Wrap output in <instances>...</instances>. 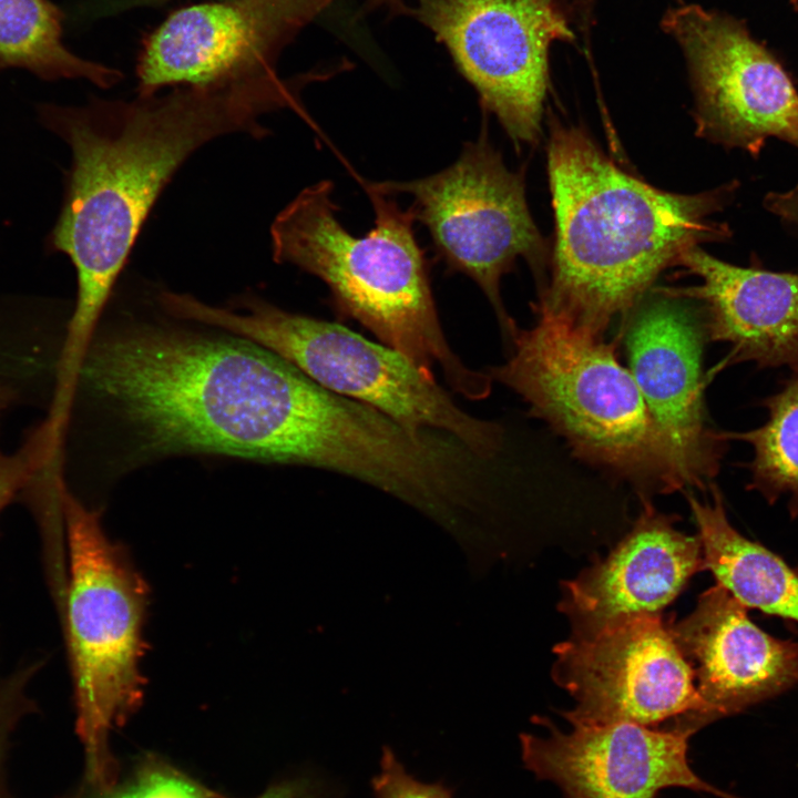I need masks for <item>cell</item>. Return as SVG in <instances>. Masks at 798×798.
<instances>
[{
	"instance_id": "cell-8",
	"label": "cell",
	"mask_w": 798,
	"mask_h": 798,
	"mask_svg": "<svg viewBox=\"0 0 798 798\" xmlns=\"http://www.w3.org/2000/svg\"><path fill=\"white\" fill-rule=\"evenodd\" d=\"M369 183L381 192L412 197L409 208L428 228L447 267L475 282L510 339L516 325L503 306L501 278L519 257L539 267L543 242L528 208L523 177L505 166L485 125L440 172Z\"/></svg>"
},
{
	"instance_id": "cell-10",
	"label": "cell",
	"mask_w": 798,
	"mask_h": 798,
	"mask_svg": "<svg viewBox=\"0 0 798 798\" xmlns=\"http://www.w3.org/2000/svg\"><path fill=\"white\" fill-rule=\"evenodd\" d=\"M405 11L447 48L515 144L536 141L550 48L574 38L553 0H415Z\"/></svg>"
},
{
	"instance_id": "cell-24",
	"label": "cell",
	"mask_w": 798,
	"mask_h": 798,
	"mask_svg": "<svg viewBox=\"0 0 798 798\" xmlns=\"http://www.w3.org/2000/svg\"><path fill=\"white\" fill-rule=\"evenodd\" d=\"M34 672L37 668L31 665L0 681V766L10 730L17 719L30 709V700L24 694V688ZM0 798H4L1 787Z\"/></svg>"
},
{
	"instance_id": "cell-15",
	"label": "cell",
	"mask_w": 798,
	"mask_h": 798,
	"mask_svg": "<svg viewBox=\"0 0 798 798\" xmlns=\"http://www.w3.org/2000/svg\"><path fill=\"white\" fill-rule=\"evenodd\" d=\"M675 522V515L645 499L632 530L613 551L563 584L559 608L572 625V637H590L630 616L662 613L705 570L698 536L682 533Z\"/></svg>"
},
{
	"instance_id": "cell-7",
	"label": "cell",
	"mask_w": 798,
	"mask_h": 798,
	"mask_svg": "<svg viewBox=\"0 0 798 798\" xmlns=\"http://www.w3.org/2000/svg\"><path fill=\"white\" fill-rule=\"evenodd\" d=\"M70 575L62 602L76 705V730L89 776L109 785V733L142 698L139 664L147 589L99 515L60 491Z\"/></svg>"
},
{
	"instance_id": "cell-17",
	"label": "cell",
	"mask_w": 798,
	"mask_h": 798,
	"mask_svg": "<svg viewBox=\"0 0 798 798\" xmlns=\"http://www.w3.org/2000/svg\"><path fill=\"white\" fill-rule=\"evenodd\" d=\"M677 265L699 285L671 290L702 301L705 330L730 346L732 361L798 368V274L735 266L698 246Z\"/></svg>"
},
{
	"instance_id": "cell-6",
	"label": "cell",
	"mask_w": 798,
	"mask_h": 798,
	"mask_svg": "<svg viewBox=\"0 0 798 798\" xmlns=\"http://www.w3.org/2000/svg\"><path fill=\"white\" fill-rule=\"evenodd\" d=\"M164 305L175 318L221 328L275 352L324 388L366 403L408 429L451 434L490 459L503 447L501 426L462 410L437 380L398 350L339 323L290 313L258 297L244 298L242 313L176 293L167 294Z\"/></svg>"
},
{
	"instance_id": "cell-3",
	"label": "cell",
	"mask_w": 798,
	"mask_h": 798,
	"mask_svg": "<svg viewBox=\"0 0 798 798\" xmlns=\"http://www.w3.org/2000/svg\"><path fill=\"white\" fill-rule=\"evenodd\" d=\"M549 178L555 245L536 305L604 336L667 266L726 228L709 216L718 192L661 191L616 166L582 131L556 124Z\"/></svg>"
},
{
	"instance_id": "cell-2",
	"label": "cell",
	"mask_w": 798,
	"mask_h": 798,
	"mask_svg": "<svg viewBox=\"0 0 798 798\" xmlns=\"http://www.w3.org/2000/svg\"><path fill=\"white\" fill-rule=\"evenodd\" d=\"M303 88L299 76L274 71L163 95L38 108L72 156L49 243L75 268L73 331H95L149 213L186 158L219 136L265 137L262 117L283 109L300 113Z\"/></svg>"
},
{
	"instance_id": "cell-19",
	"label": "cell",
	"mask_w": 798,
	"mask_h": 798,
	"mask_svg": "<svg viewBox=\"0 0 798 798\" xmlns=\"http://www.w3.org/2000/svg\"><path fill=\"white\" fill-rule=\"evenodd\" d=\"M25 69L40 79H85L106 89L113 68L75 55L62 42V13L50 0H0V71Z\"/></svg>"
},
{
	"instance_id": "cell-22",
	"label": "cell",
	"mask_w": 798,
	"mask_h": 798,
	"mask_svg": "<svg viewBox=\"0 0 798 798\" xmlns=\"http://www.w3.org/2000/svg\"><path fill=\"white\" fill-rule=\"evenodd\" d=\"M109 798H224L166 768L150 767ZM258 798H294L291 788H275Z\"/></svg>"
},
{
	"instance_id": "cell-11",
	"label": "cell",
	"mask_w": 798,
	"mask_h": 798,
	"mask_svg": "<svg viewBox=\"0 0 798 798\" xmlns=\"http://www.w3.org/2000/svg\"><path fill=\"white\" fill-rule=\"evenodd\" d=\"M663 28L681 47L700 135L756 154L768 137L798 145V93L773 54L737 19L687 4Z\"/></svg>"
},
{
	"instance_id": "cell-16",
	"label": "cell",
	"mask_w": 798,
	"mask_h": 798,
	"mask_svg": "<svg viewBox=\"0 0 798 798\" xmlns=\"http://www.w3.org/2000/svg\"><path fill=\"white\" fill-rule=\"evenodd\" d=\"M710 722L774 698L798 683V642L758 627L748 608L716 584L694 611L672 623Z\"/></svg>"
},
{
	"instance_id": "cell-9",
	"label": "cell",
	"mask_w": 798,
	"mask_h": 798,
	"mask_svg": "<svg viewBox=\"0 0 798 798\" xmlns=\"http://www.w3.org/2000/svg\"><path fill=\"white\" fill-rule=\"evenodd\" d=\"M662 613L617 621L554 647L555 682L575 699L571 724L667 725L690 736L710 724L689 664Z\"/></svg>"
},
{
	"instance_id": "cell-5",
	"label": "cell",
	"mask_w": 798,
	"mask_h": 798,
	"mask_svg": "<svg viewBox=\"0 0 798 798\" xmlns=\"http://www.w3.org/2000/svg\"><path fill=\"white\" fill-rule=\"evenodd\" d=\"M534 310L535 324L515 328L512 354L490 368L492 379L520 395L579 458L643 490L688 485L614 344L542 306Z\"/></svg>"
},
{
	"instance_id": "cell-25",
	"label": "cell",
	"mask_w": 798,
	"mask_h": 798,
	"mask_svg": "<svg viewBox=\"0 0 798 798\" xmlns=\"http://www.w3.org/2000/svg\"><path fill=\"white\" fill-rule=\"evenodd\" d=\"M12 400V390L8 387L0 386V411H2Z\"/></svg>"
},
{
	"instance_id": "cell-14",
	"label": "cell",
	"mask_w": 798,
	"mask_h": 798,
	"mask_svg": "<svg viewBox=\"0 0 798 798\" xmlns=\"http://www.w3.org/2000/svg\"><path fill=\"white\" fill-rule=\"evenodd\" d=\"M539 723L549 735L521 736L524 764L539 779L555 782L564 798H656L668 787L739 798L694 773L688 734L633 723L575 724L563 733L549 719Z\"/></svg>"
},
{
	"instance_id": "cell-23",
	"label": "cell",
	"mask_w": 798,
	"mask_h": 798,
	"mask_svg": "<svg viewBox=\"0 0 798 798\" xmlns=\"http://www.w3.org/2000/svg\"><path fill=\"white\" fill-rule=\"evenodd\" d=\"M372 784L377 798H451L443 786L413 778L391 751L382 755L380 773Z\"/></svg>"
},
{
	"instance_id": "cell-1",
	"label": "cell",
	"mask_w": 798,
	"mask_h": 798,
	"mask_svg": "<svg viewBox=\"0 0 798 798\" xmlns=\"http://www.w3.org/2000/svg\"><path fill=\"white\" fill-rule=\"evenodd\" d=\"M136 323L95 337L79 381L149 459L212 453L335 470L355 432L350 401L243 337Z\"/></svg>"
},
{
	"instance_id": "cell-12",
	"label": "cell",
	"mask_w": 798,
	"mask_h": 798,
	"mask_svg": "<svg viewBox=\"0 0 798 798\" xmlns=\"http://www.w3.org/2000/svg\"><path fill=\"white\" fill-rule=\"evenodd\" d=\"M335 0H228L184 8L149 38L139 94L207 85L275 70L284 47Z\"/></svg>"
},
{
	"instance_id": "cell-13",
	"label": "cell",
	"mask_w": 798,
	"mask_h": 798,
	"mask_svg": "<svg viewBox=\"0 0 798 798\" xmlns=\"http://www.w3.org/2000/svg\"><path fill=\"white\" fill-rule=\"evenodd\" d=\"M700 317L685 297L663 289L642 303L630 320L626 349L628 370L687 484L705 488L718 472L726 440L706 424V330Z\"/></svg>"
},
{
	"instance_id": "cell-4",
	"label": "cell",
	"mask_w": 798,
	"mask_h": 798,
	"mask_svg": "<svg viewBox=\"0 0 798 798\" xmlns=\"http://www.w3.org/2000/svg\"><path fill=\"white\" fill-rule=\"evenodd\" d=\"M364 188L375 211V226L365 236L341 225L334 184L320 181L276 216L270 228L274 259L321 279L340 318L358 321L428 378L436 380L439 369L453 392L469 400L487 398L493 381L489 372L469 368L443 334L411 209H402L395 195L369 182Z\"/></svg>"
},
{
	"instance_id": "cell-20",
	"label": "cell",
	"mask_w": 798,
	"mask_h": 798,
	"mask_svg": "<svg viewBox=\"0 0 798 798\" xmlns=\"http://www.w3.org/2000/svg\"><path fill=\"white\" fill-rule=\"evenodd\" d=\"M763 406L768 411L763 426L720 436L751 447L753 458L746 464L750 473L748 488L758 491L770 504L782 495L789 497V513L798 518V376L766 398Z\"/></svg>"
},
{
	"instance_id": "cell-18",
	"label": "cell",
	"mask_w": 798,
	"mask_h": 798,
	"mask_svg": "<svg viewBox=\"0 0 798 798\" xmlns=\"http://www.w3.org/2000/svg\"><path fill=\"white\" fill-rule=\"evenodd\" d=\"M709 488V501L687 495L705 569L747 608L798 624V566L733 528L718 488Z\"/></svg>"
},
{
	"instance_id": "cell-26",
	"label": "cell",
	"mask_w": 798,
	"mask_h": 798,
	"mask_svg": "<svg viewBox=\"0 0 798 798\" xmlns=\"http://www.w3.org/2000/svg\"><path fill=\"white\" fill-rule=\"evenodd\" d=\"M162 1H165V0H132L133 3H140V4L162 2Z\"/></svg>"
},
{
	"instance_id": "cell-21",
	"label": "cell",
	"mask_w": 798,
	"mask_h": 798,
	"mask_svg": "<svg viewBox=\"0 0 798 798\" xmlns=\"http://www.w3.org/2000/svg\"><path fill=\"white\" fill-rule=\"evenodd\" d=\"M59 444L47 420L16 452L0 450V511L53 459Z\"/></svg>"
}]
</instances>
